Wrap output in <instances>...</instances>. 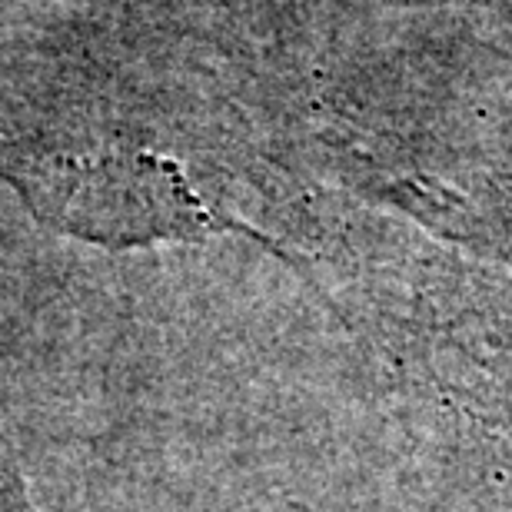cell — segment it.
<instances>
[{
  "mask_svg": "<svg viewBox=\"0 0 512 512\" xmlns=\"http://www.w3.org/2000/svg\"><path fill=\"white\" fill-rule=\"evenodd\" d=\"M0 509L4 512H40L24 469L17 463V453L7 439L4 419H0Z\"/></svg>",
  "mask_w": 512,
  "mask_h": 512,
  "instance_id": "obj_1",
  "label": "cell"
}]
</instances>
